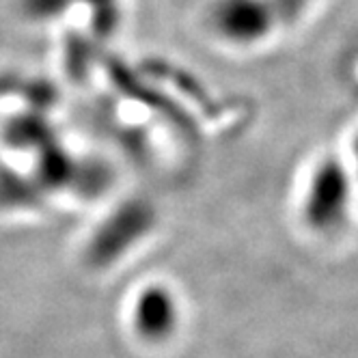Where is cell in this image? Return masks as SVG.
I'll return each mask as SVG.
<instances>
[{
    "label": "cell",
    "mask_w": 358,
    "mask_h": 358,
    "mask_svg": "<svg viewBox=\"0 0 358 358\" xmlns=\"http://www.w3.org/2000/svg\"><path fill=\"white\" fill-rule=\"evenodd\" d=\"M138 326L149 337L166 335L173 326V306L169 309V302L162 296H151L143 300L138 311Z\"/></svg>",
    "instance_id": "6da1fadb"
}]
</instances>
